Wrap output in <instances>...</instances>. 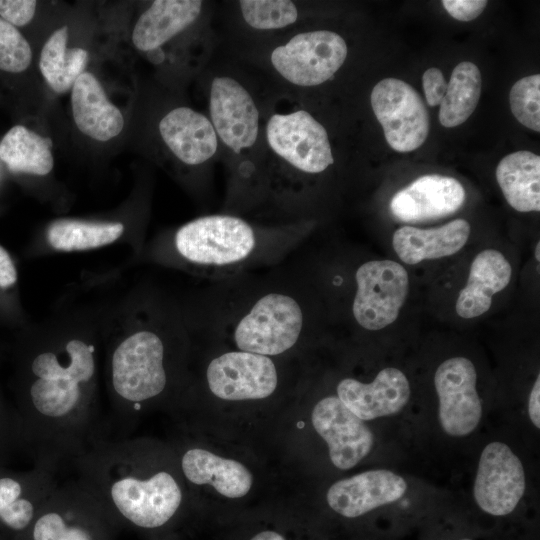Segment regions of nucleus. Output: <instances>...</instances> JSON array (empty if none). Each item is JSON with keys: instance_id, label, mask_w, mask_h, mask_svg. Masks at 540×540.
<instances>
[{"instance_id": "4c0bfd02", "label": "nucleus", "mask_w": 540, "mask_h": 540, "mask_svg": "<svg viewBox=\"0 0 540 540\" xmlns=\"http://www.w3.org/2000/svg\"><path fill=\"white\" fill-rule=\"evenodd\" d=\"M451 540H476L474 536L461 533L460 535L454 536Z\"/></svg>"}, {"instance_id": "a878e982", "label": "nucleus", "mask_w": 540, "mask_h": 540, "mask_svg": "<svg viewBox=\"0 0 540 540\" xmlns=\"http://www.w3.org/2000/svg\"><path fill=\"white\" fill-rule=\"evenodd\" d=\"M30 371L34 378H61L92 384L96 372L94 347L83 340L71 339L63 352L46 350L35 355Z\"/></svg>"}, {"instance_id": "6ab92c4d", "label": "nucleus", "mask_w": 540, "mask_h": 540, "mask_svg": "<svg viewBox=\"0 0 540 540\" xmlns=\"http://www.w3.org/2000/svg\"><path fill=\"white\" fill-rule=\"evenodd\" d=\"M73 119L86 136L108 141L124 127L121 111L107 98L98 79L89 72L82 73L71 91Z\"/></svg>"}, {"instance_id": "aec40b11", "label": "nucleus", "mask_w": 540, "mask_h": 540, "mask_svg": "<svg viewBox=\"0 0 540 540\" xmlns=\"http://www.w3.org/2000/svg\"><path fill=\"white\" fill-rule=\"evenodd\" d=\"M185 479L194 485H210L220 495L244 497L253 484V475L241 462L223 458L203 448H189L180 458Z\"/></svg>"}, {"instance_id": "2f4dec72", "label": "nucleus", "mask_w": 540, "mask_h": 540, "mask_svg": "<svg viewBox=\"0 0 540 540\" xmlns=\"http://www.w3.org/2000/svg\"><path fill=\"white\" fill-rule=\"evenodd\" d=\"M33 0H0V17L13 26L27 25L35 15Z\"/></svg>"}, {"instance_id": "4468645a", "label": "nucleus", "mask_w": 540, "mask_h": 540, "mask_svg": "<svg viewBox=\"0 0 540 540\" xmlns=\"http://www.w3.org/2000/svg\"><path fill=\"white\" fill-rule=\"evenodd\" d=\"M406 479L389 469H372L334 482L326 493L330 510L345 520H358L404 497Z\"/></svg>"}, {"instance_id": "20e7f679", "label": "nucleus", "mask_w": 540, "mask_h": 540, "mask_svg": "<svg viewBox=\"0 0 540 540\" xmlns=\"http://www.w3.org/2000/svg\"><path fill=\"white\" fill-rule=\"evenodd\" d=\"M208 117L228 166L225 208L246 190L257 171L269 99H263L250 79L233 68L212 72L207 91Z\"/></svg>"}, {"instance_id": "412c9836", "label": "nucleus", "mask_w": 540, "mask_h": 540, "mask_svg": "<svg viewBox=\"0 0 540 540\" xmlns=\"http://www.w3.org/2000/svg\"><path fill=\"white\" fill-rule=\"evenodd\" d=\"M511 276L512 267L500 251L486 249L478 253L456 300V313L465 319L483 315L490 309L493 295L507 287Z\"/></svg>"}, {"instance_id": "473e14b6", "label": "nucleus", "mask_w": 540, "mask_h": 540, "mask_svg": "<svg viewBox=\"0 0 540 540\" xmlns=\"http://www.w3.org/2000/svg\"><path fill=\"white\" fill-rule=\"evenodd\" d=\"M423 90L429 106H437L443 100L448 83L443 73L435 67L427 69L422 76Z\"/></svg>"}, {"instance_id": "4be33fe9", "label": "nucleus", "mask_w": 540, "mask_h": 540, "mask_svg": "<svg viewBox=\"0 0 540 540\" xmlns=\"http://www.w3.org/2000/svg\"><path fill=\"white\" fill-rule=\"evenodd\" d=\"M470 231V224L464 219L431 229L403 226L394 232L392 245L403 262L413 265L457 253L466 244Z\"/></svg>"}, {"instance_id": "e433bc0d", "label": "nucleus", "mask_w": 540, "mask_h": 540, "mask_svg": "<svg viewBox=\"0 0 540 540\" xmlns=\"http://www.w3.org/2000/svg\"><path fill=\"white\" fill-rule=\"evenodd\" d=\"M246 540H288V538L278 529L262 528L253 532Z\"/></svg>"}, {"instance_id": "f8f14e48", "label": "nucleus", "mask_w": 540, "mask_h": 540, "mask_svg": "<svg viewBox=\"0 0 540 540\" xmlns=\"http://www.w3.org/2000/svg\"><path fill=\"white\" fill-rule=\"evenodd\" d=\"M107 510L78 478L58 481L32 524V540H97L86 522Z\"/></svg>"}, {"instance_id": "dca6fc26", "label": "nucleus", "mask_w": 540, "mask_h": 540, "mask_svg": "<svg viewBox=\"0 0 540 540\" xmlns=\"http://www.w3.org/2000/svg\"><path fill=\"white\" fill-rule=\"evenodd\" d=\"M159 135L182 164L190 167L214 163L220 143L209 117L188 106L168 111L158 123Z\"/></svg>"}, {"instance_id": "b1692460", "label": "nucleus", "mask_w": 540, "mask_h": 540, "mask_svg": "<svg viewBox=\"0 0 540 540\" xmlns=\"http://www.w3.org/2000/svg\"><path fill=\"white\" fill-rule=\"evenodd\" d=\"M50 138L23 125L12 127L0 142V159L14 173L47 175L53 168Z\"/></svg>"}, {"instance_id": "72a5a7b5", "label": "nucleus", "mask_w": 540, "mask_h": 540, "mask_svg": "<svg viewBox=\"0 0 540 540\" xmlns=\"http://www.w3.org/2000/svg\"><path fill=\"white\" fill-rule=\"evenodd\" d=\"M485 0H443L442 5L450 16L459 21L477 18L487 5Z\"/></svg>"}, {"instance_id": "cd10ccee", "label": "nucleus", "mask_w": 540, "mask_h": 540, "mask_svg": "<svg viewBox=\"0 0 540 540\" xmlns=\"http://www.w3.org/2000/svg\"><path fill=\"white\" fill-rule=\"evenodd\" d=\"M481 95V74L470 61L460 62L452 71L443 100L439 121L447 128L464 123L474 112Z\"/></svg>"}, {"instance_id": "f257e3e1", "label": "nucleus", "mask_w": 540, "mask_h": 540, "mask_svg": "<svg viewBox=\"0 0 540 540\" xmlns=\"http://www.w3.org/2000/svg\"><path fill=\"white\" fill-rule=\"evenodd\" d=\"M304 292L295 276L217 281L209 327L234 349L279 357L296 349L310 327Z\"/></svg>"}, {"instance_id": "a211bd4d", "label": "nucleus", "mask_w": 540, "mask_h": 540, "mask_svg": "<svg viewBox=\"0 0 540 540\" xmlns=\"http://www.w3.org/2000/svg\"><path fill=\"white\" fill-rule=\"evenodd\" d=\"M200 0H156L137 20L132 31L133 45L141 52H158L162 46L198 22L204 13Z\"/></svg>"}, {"instance_id": "6e6552de", "label": "nucleus", "mask_w": 540, "mask_h": 540, "mask_svg": "<svg viewBox=\"0 0 540 540\" xmlns=\"http://www.w3.org/2000/svg\"><path fill=\"white\" fill-rule=\"evenodd\" d=\"M354 277L351 311L356 323L368 331L392 324L408 296L406 269L392 260H371L361 264Z\"/></svg>"}, {"instance_id": "9b49d317", "label": "nucleus", "mask_w": 540, "mask_h": 540, "mask_svg": "<svg viewBox=\"0 0 540 540\" xmlns=\"http://www.w3.org/2000/svg\"><path fill=\"white\" fill-rule=\"evenodd\" d=\"M476 385L475 365L466 357L448 358L437 367L434 374L437 419L448 437L464 439L479 427L483 406Z\"/></svg>"}, {"instance_id": "f704fd0d", "label": "nucleus", "mask_w": 540, "mask_h": 540, "mask_svg": "<svg viewBox=\"0 0 540 540\" xmlns=\"http://www.w3.org/2000/svg\"><path fill=\"white\" fill-rule=\"evenodd\" d=\"M17 280V271L9 253L0 245V288H9Z\"/></svg>"}, {"instance_id": "0eeeda50", "label": "nucleus", "mask_w": 540, "mask_h": 540, "mask_svg": "<svg viewBox=\"0 0 540 540\" xmlns=\"http://www.w3.org/2000/svg\"><path fill=\"white\" fill-rule=\"evenodd\" d=\"M527 488L522 460L505 442L491 441L482 449L473 483L478 510L492 519H506L519 507Z\"/></svg>"}, {"instance_id": "58836bf2", "label": "nucleus", "mask_w": 540, "mask_h": 540, "mask_svg": "<svg viewBox=\"0 0 540 540\" xmlns=\"http://www.w3.org/2000/svg\"><path fill=\"white\" fill-rule=\"evenodd\" d=\"M539 249H540V244L538 242L537 245H536V249H535V258H536L537 261L540 260V254H539L540 250Z\"/></svg>"}, {"instance_id": "c9c22d12", "label": "nucleus", "mask_w": 540, "mask_h": 540, "mask_svg": "<svg viewBox=\"0 0 540 540\" xmlns=\"http://www.w3.org/2000/svg\"><path fill=\"white\" fill-rule=\"evenodd\" d=\"M527 413L535 429L540 428V375L538 374L528 396Z\"/></svg>"}, {"instance_id": "1a4fd4ad", "label": "nucleus", "mask_w": 540, "mask_h": 540, "mask_svg": "<svg viewBox=\"0 0 540 540\" xmlns=\"http://www.w3.org/2000/svg\"><path fill=\"white\" fill-rule=\"evenodd\" d=\"M274 358L237 349L223 351L206 366V386L213 396L224 401L269 398L280 384Z\"/></svg>"}, {"instance_id": "f3484780", "label": "nucleus", "mask_w": 540, "mask_h": 540, "mask_svg": "<svg viewBox=\"0 0 540 540\" xmlns=\"http://www.w3.org/2000/svg\"><path fill=\"white\" fill-rule=\"evenodd\" d=\"M465 199V189L455 178L427 174L398 191L389 207L398 220L414 223L452 215Z\"/></svg>"}, {"instance_id": "5701e85b", "label": "nucleus", "mask_w": 540, "mask_h": 540, "mask_svg": "<svg viewBox=\"0 0 540 540\" xmlns=\"http://www.w3.org/2000/svg\"><path fill=\"white\" fill-rule=\"evenodd\" d=\"M496 179L508 204L519 212L540 210V157L521 150L506 155L496 168Z\"/></svg>"}, {"instance_id": "bb28decb", "label": "nucleus", "mask_w": 540, "mask_h": 540, "mask_svg": "<svg viewBox=\"0 0 540 540\" xmlns=\"http://www.w3.org/2000/svg\"><path fill=\"white\" fill-rule=\"evenodd\" d=\"M238 20L257 36H278L296 29L300 10L291 0H240L236 2Z\"/></svg>"}, {"instance_id": "2eb2a0df", "label": "nucleus", "mask_w": 540, "mask_h": 540, "mask_svg": "<svg viewBox=\"0 0 540 540\" xmlns=\"http://www.w3.org/2000/svg\"><path fill=\"white\" fill-rule=\"evenodd\" d=\"M335 395L354 415L367 422L399 414L410 400L411 389L400 369L386 367L370 382L342 378Z\"/></svg>"}, {"instance_id": "393cba45", "label": "nucleus", "mask_w": 540, "mask_h": 540, "mask_svg": "<svg viewBox=\"0 0 540 540\" xmlns=\"http://www.w3.org/2000/svg\"><path fill=\"white\" fill-rule=\"evenodd\" d=\"M67 40V26L55 30L44 43L39 59L43 78L57 93L72 89L88 62V52L78 47L68 48Z\"/></svg>"}, {"instance_id": "9d476101", "label": "nucleus", "mask_w": 540, "mask_h": 540, "mask_svg": "<svg viewBox=\"0 0 540 540\" xmlns=\"http://www.w3.org/2000/svg\"><path fill=\"white\" fill-rule=\"evenodd\" d=\"M370 102L392 149L410 152L425 142L430 130L429 113L410 84L385 78L373 87Z\"/></svg>"}, {"instance_id": "ddd939ff", "label": "nucleus", "mask_w": 540, "mask_h": 540, "mask_svg": "<svg viewBox=\"0 0 540 540\" xmlns=\"http://www.w3.org/2000/svg\"><path fill=\"white\" fill-rule=\"evenodd\" d=\"M311 421L316 433L327 444L332 464L340 470L352 469L374 448L372 430L336 395L325 396L315 404Z\"/></svg>"}, {"instance_id": "c756f323", "label": "nucleus", "mask_w": 540, "mask_h": 540, "mask_svg": "<svg viewBox=\"0 0 540 540\" xmlns=\"http://www.w3.org/2000/svg\"><path fill=\"white\" fill-rule=\"evenodd\" d=\"M510 108L515 118L525 127L540 131V75L518 80L509 93Z\"/></svg>"}, {"instance_id": "423d86ee", "label": "nucleus", "mask_w": 540, "mask_h": 540, "mask_svg": "<svg viewBox=\"0 0 540 540\" xmlns=\"http://www.w3.org/2000/svg\"><path fill=\"white\" fill-rule=\"evenodd\" d=\"M348 56V45L329 29H296L269 42L263 52V68L282 91L296 94L331 80Z\"/></svg>"}, {"instance_id": "39448f33", "label": "nucleus", "mask_w": 540, "mask_h": 540, "mask_svg": "<svg viewBox=\"0 0 540 540\" xmlns=\"http://www.w3.org/2000/svg\"><path fill=\"white\" fill-rule=\"evenodd\" d=\"M166 347L161 336L141 330L126 337L113 351L110 365L114 409L111 414L115 436H125L126 427L144 405L161 396L168 384Z\"/></svg>"}, {"instance_id": "f03ea898", "label": "nucleus", "mask_w": 540, "mask_h": 540, "mask_svg": "<svg viewBox=\"0 0 540 540\" xmlns=\"http://www.w3.org/2000/svg\"><path fill=\"white\" fill-rule=\"evenodd\" d=\"M143 444L125 436L96 439L72 465L78 478L111 514L134 527L168 525L183 503V491L167 469L146 470Z\"/></svg>"}, {"instance_id": "c85d7f7f", "label": "nucleus", "mask_w": 540, "mask_h": 540, "mask_svg": "<svg viewBox=\"0 0 540 540\" xmlns=\"http://www.w3.org/2000/svg\"><path fill=\"white\" fill-rule=\"evenodd\" d=\"M124 231L120 222H86L60 219L47 230V240L56 250L80 251L98 248L117 240Z\"/></svg>"}, {"instance_id": "7c9ffc66", "label": "nucleus", "mask_w": 540, "mask_h": 540, "mask_svg": "<svg viewBox=\"0 0 540 540\" xmlns=\"http://www.w3.org/2000/svg\"><path fill=\"white\" fill-rule=\"evenodd\" d=\"M32 60V50L19 30L0 17V70L20 73Z\"/></svg>"}, {"instance_id": "7ed1b4c3", "label": "nucleus", "mask_w": 540, "mask_h": 540, "mask_svg": "<svg viewBox=\"0 0 540 540\" xmlns=\"http://www.w3.org/2000/svg\"><path fill=\"white\" fill-rule=\"evenodd\" d=\"M302 224L272 225L232 213L198 217L177 229V254L213 281L282 261L302 238Z\"/></svg>"}]
</instances>
